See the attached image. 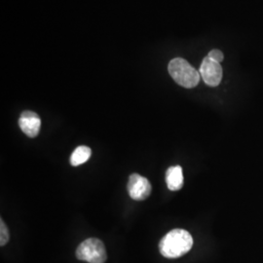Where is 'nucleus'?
Masks as SVG:
<instances>
[{"mask_svg": "<svg viewBox=\"0 0 263 263\" xmlns=\"http://www.w3.org/2000/svg\"><path fill=\"white\" fill-rule=\"evenodd\" d=\"M91 155H92V151L90 147L84 146V145L78 146L70 156V164L73 167L80 166L90 159Z\"/></svg>", "mask_w": 263, "mask_h": 263, "instance_id": "6e6552de", "label": "nucleus"}, {"mask_svg": "<svg viewBox=\"0 0 263 263\" xmlns=\"http://www.w3.org/2000/svg\"><path fill=\"white\" fill-rule=\"evenodd\" d=\"M169 73L173 79L184 88H194L200 81V73L191 66L187 61L177 58L170 62Z\"/></svg>", "mask_w": 263, "mask_h": 263, "instance_id": "f03ea898", "label": "nucleus"}, {"mask_svg": "<svg viewBox=\"0 0 263 263\" xmlns=\"http://www.w3.org/2000/svg\"><path fill=\"white\" fill-rule=\"evenodd\" d=\"M167 186L172 191H178L183 186V173L180 166H173L166 173Z\"/></svg>", "mask_w": 263, "mask_h": 263, "instance_id": "0eeeda50", "label": "nucleus"}, {"mask_svg": "<svg viewBox=\"0 0 263 263\" xmlns=\"http://www.w3.org/2000/svg\"><path fill=\"white\" fill-rule=\"evenodd\" d=\"M193 247V238L184 229H174L160 241L161 254L166 258H179L187 254Z\"/></svg>", "mask_w": 263, "mask_h": 263, "instance_id": "f257e3e1", "label": "nucleus"}, {"mask_svg": "<svg viewBox=\"0 0 263 263\" xmlns=\"http://www.w3.org/2000/svg\"><path fill=\"white\" fill-rule=\"evenodd\" d=\"M208 57H209L210 59L216 61L217 63H219V64H220V63L223 61V59H224V56H223L222 52L219 51V50H217V49L212 50V51L209 53Z\"/></svg>", "mask_w": 263, "mask_h": 263, "instance_id": "9d476101", "label": "nucleus"}, {"mask_svg": "<svg viewBox=\"0 0 263 263\" xmlns=\"http://www.w3.org/2000/svg\"><path fill=\"white\" fill-rule=\"evenodd\" d=\"M19 125L21 130L24 132L28 138H35L37 137L40 131L41 120L38 114L33 111L27 110L21 114Z\"/></svg>", "mask_w": 263, "mask_h": 263, "instance_id": "423d86ee", "label": "nucleus"}, {"mask_svg": "<svg viewBox=\"0 0 263 263\" xmlns=\"http://www.w3.org/2000/svg\"><path fill=\"white\" fill-rule=\"evenodd\" d=\"M200 76L206 84L211 87H216L222 79V67L219 63L207 56L202 62Z\"/></svg>", "mask_w": 263, "mask_h": 263, "instance_id": "39448f33", "label": "nucleus"}, {"mask_svg": "<svg viewBox=\"0 0 263 263\" xmlns=\"http://www.w3.org/2000/svg\"><path fill=\"white\" fill-rule=\"evenodd\" d=\"M9 241V231L3 219L0 220V246H5Z\"/></svg>", "mask_w": 263, "mask_h": 263, "instance_id": "1a4fd4ad", "label": "nucleus"}, {"mask_svg": "<svg viewBox=\"0 0 263 263\" xmlns=\"http://www.w3.org/2000/svg\"><path fill=\"white\" fill-rule=\"evenodd\" d=\"M127 189L132 199L143 201L149 197L152 187L148 179L141 177L139 174H133L129 178Z\"/></svg>", "mask_w": 263, "mask_h": 263, "instance_id": "20e7f679", "label": "nucleus"}, {"mask_svg": "<svg viewBox=\"0 0 263 263\" xmlns=\"http://www.w3.org/2000/svg\"><path fill=\"white\" fill-rule=\"evenodd\" d=\"M76 257L89 263H104L107 255L104 243L96 238L85 240L76 250Z\"/></svg>", "mask_w": 263, "mask_h": 263, "instance_id": "7ed1b4c3", "label": "nucleus"}]
</instances>
